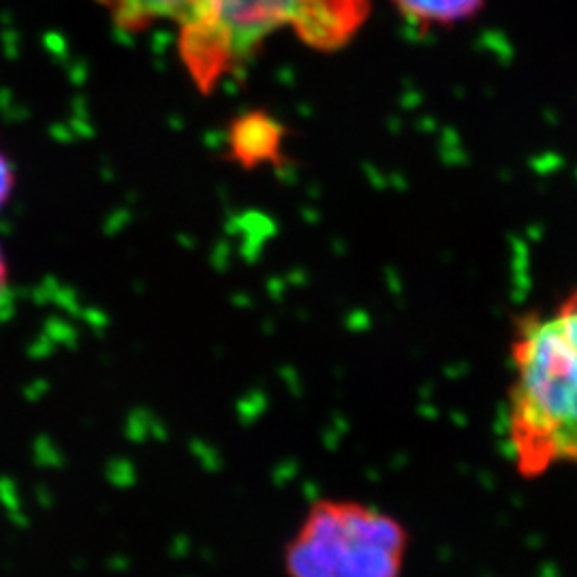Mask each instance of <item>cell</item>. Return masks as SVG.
<instances>
[{"mask_svg": "<svg viewBox=\"0 0 577 577\" xmlns=\"http://www.w3.org/2000/svg\"><path fill=\"white\" fill-rule=\"evenodd\" d=\"M505 445L526 481L577 469V289L513 321Z\"/></svg>", "mask_w": 577, "mask_h": 577, "instance_id": "obj_1", "label": "cell"}, {"mask_svg": "<svg viewBox=\"0 0 577 577\" xmlns=\"http://www.w3.org/2000/svg\"><path fill=\"white\" fill-rule=\"evenodd\" d=\"M366 0H201L180 28V56L210 92L276 30L293 26L308 45L336 50L366 18Z\"/></svg>", "mask_w": 577, "mask_h": 577, "instance_id": "obj_2", "label": "cell"}, {"mask_svg": "<svg viewBox=\"0 0 577 577\" xmlns=\"http://www.w3.org/2000/svg\"><path fill=\"white\" fill-rule=\"evenodd\" d=\"M411 530L357 498H317L283 548L287 577H402Z\"/></svg>", "mask_w": 577, "mask_h": 577, "instance_id": "obj_3", "label": "cell"}, {"mask_svg": "<svg viewBox=\"0 0 577 577\" xmlns=\"http://www.w3.org/2000/svg\"><path fill=\"white\" fill-rule=\"evenodd\" d=\"M122 30H144L157 22H176L191 18L201 0H97Z\"/></svg>", "mask_w": 577, "mask_h": 577, "instance_id": "obj_4", "label": "cell"}, {"mask_svg": "<svg viewBox=\"0 0 577 577\" xmlns=\"http://www.w3.org/2000/svg\"><path fill=\"white\" fill-rule=\"evenodd\" d=\"M280 131L272 118L246 116L231 131V157L244 167L274 161L280 148Z\"/></svg>", "mask_w": 577, "mask_h": 577, "instance_id": "obj_5", "label": "cell"}, {"mask_svg": "<svg viewBox=\"0 0 577 577\" xmlns=\"http://www.w3.org/2000/svg\"><path fill=\"white\" fill-rule=\"evenodd\" d=\"M398 11L417 26H451L473 18L483 0H394Z\"/></svg>", "mask_w": 577, "mask_h": 577, "instance_id": "obj_6", "label": "cell"}, {"mask_svg": "<svg viewBox=\"0 0 577 577\" xmlns=\"http://www.w3.org/2000/svg\"><path fill=\"white\" fill-rule=\"evenodd\" d=\"M15 191V167L7 152L0 148V212L7 208V204Z\"/></svg>", "mask_w": 577, "mask_h": 577, "instance_id": "obj_7", "label": "cell"}, {"mask_svg": "<svg viewBox=\"0 0 577 577\" xmlns=\"http://www.w3.org/2000/svg\"><path fill=\"white\" fill-rule=\"evenodd\" d=\"M9 278H11V270H9V259L3 244H0V295H3L9 287Z\"/></svg>", "mask_w": 577, "mask_h": 577, "instance_id": "obj_8", "label": "cell"}]
</instances>
